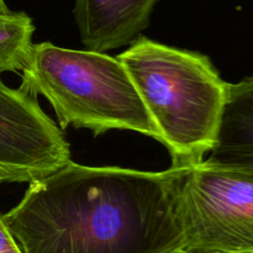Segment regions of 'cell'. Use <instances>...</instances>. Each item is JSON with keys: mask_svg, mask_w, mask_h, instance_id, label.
<instances>
[{"mask_svg": "<svg viewBox=\"0 0 253 253\" xmlns=\"http://www.w3.org/2000/svg\"><path fill=\"white\" fill-rule=\"evenodd\" d=\"M168 150L172 167L204 162L216 141L227 82L210 58L138 37L116 56Z\"/></svg>", "mask_w": 253, "mask_h": 253, "instance_id": "obj_2", "label": "cell"}, {"mask_svg": "<svg viewBox=\"0 0 253 253\" xmlns=\"http://www.w3.org/2000/svg\"><path fill=\"white\" fill-rule=\"evenodd\" d=\"M188 168L143 172L69 161L30 183L2 220L21 253H177Z\"/></svg>", "mask_w": 253, "mask_h": 253, "instance_id": "obj_1", "label": "cell"}, {"mask_svg": "<svg viewBox=\"0 0 253 253\" xmlns=\"http://www.w3.org/2000/svg\"><path fill=\"white\" fill-rule=\"evenodd\" d=\"M12 12L11 10L7 7V5L5 4L4 0H0V16H7V15H11Z\"/></svg>", "mask_w": 253, "mask_h": 253, "instance_id": "obj_10", "label": "cell"}, {"mask_svg": "<svg viewBox=\"0 0 253 253\" xmlns=\"http://www.w3.org/2000/svg\"><path fill=\"white\" fill-rule=\"evenodd\" d=\"M204 162L253 178V76L227 84L216 141Z\"/></svg>", "mask_w": 253, "mask_h": 253, "instance_id": "obj_7", "label": "cell"}, {"mask_svg": "<svg viewBox=\"0 0 253 253\" xmlns=\"http://www.w3.org/2000/svg\"><path fill=\"white\" fill-rule=\"evenodd\" d=\"M20 88L42 95L59 128H86L95 136L111 130L142 133L161 142L130 76L118 57L71 49L51 42L32 44Z\"/></svg>", "mask_w": 253, "mask_h": 253, "instance_id": "obj_3", "label": "cell"}, {"mask_svg": "<svg viewBox=\"0 0 253 253\" xmlns=\"http://www.w3.org/2000/svg\"><path fill=\"white\" fill-rule=\"evenodd\" d=\"M0 253H21L16 242L14 241L10 232L7 231L1 214H0Z\"/></svg>", "mask_w": 253, "mask_h": 253, "instance_id": "obj_9", "label": "cell"}, {"mask_svg": "<svg viewBox=\"0 0 253 253\" xmlns=\"http://www.w3.org/2000/svg\"><path fill=\"white\" fill-rule=\"evenodd\" d=\"M179 211V252L253 253V178L205 162L188 168Z\"/></svg>", "mask_w": 253, "mask_h": 253, "instance_id": "obj_4", "label": "cell"}, {"mask_svg": "<svg viewBox=\"0 0 253 253\" xmlns=\"http://www.w3.org/2000/svg\"><path fill=\"white\" fill-rule=\"evenodd\" d=\"M160 0H76L73 14L88 51H108L132 43L150 25Z\"/></svg>", "mask_w": 253, "mask_h": 253, "instance_id": "obj_6", "label": "cell"}, {"mask_svg": "<svg viewBox=\"0 0 253 253\" xmlns=\"http://www.w3.org/2000/svg\"><path fill=\"white\" fill-rule=\"evenodd\" d=\"M177 253H183V252H177Z\"/></svg>", "mask_w": 253, "mask_h": 253, "instance_id": "obj_11", "label": "cell"}, {"mask_svg": "<svg viewBox=\"0 0 253 253\" xmlns=\"http://www.w3.org/2000/svg\"><path fill=\"white\" fill-rule=\"evenodd\" d=\"M35 26L25 12L0 16V74L22 71L32 49Z\"/></svg>", "mask_w": 253, "mask_h": 253, "instance_id": "obj_8", "label": "cell"}, {"mask_svg": "<svg viewBox=\"0 0 253 253\" xmlns=\"http://www.w3.org/2000/svg\"><path fill=\"white\" fill-rule=\"evenodd\" d=\"M71 161L68 141L35 96L0 78V183H32Z\"/></svg>", "mask_w": 253, "mask_h": 253, "instance_id": "obj_5", "label": "cell"}]
</instances>
